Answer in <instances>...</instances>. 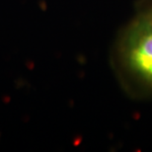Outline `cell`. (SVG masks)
I'll list each match as a JSON object with an SVG mask.
<instances>
[{
    "instance_id": "2",
    "label": "cell",
    "mask_w": 152,
    "mask_h": 152,
    "mask_svg": "<svg viewBox=\"0 0 152 152\" xmlns=\"http://www.w3.org/2000/svg\"><path fill=\"white\" fill-rule=\"evenodd\" d=\"M148 10H149V12H150V13H151V15H152V7H151L150 9H148Z\"/></svg>"
},
{
    "instance_id": "1",
    "label": "cell",
    "mask_w": 152,
    "mask_h": 152,
    "mask_svg": "<svg viewBox=\"0 0 152 152\" xmlns=\"http://www.w3.org/2000/svg\"><path fill=\"white\" fill-rule=\"evenodd\" d=\"M118 54L123 67L138 84L152 91V15L138 14L121 39Z\"/></svg>"
}]
</instances>
